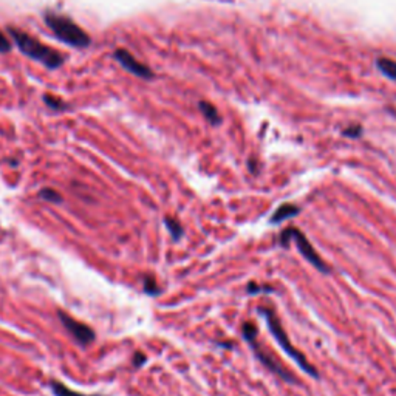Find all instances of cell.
Wrapping results in <instances>:
<instances>
[{
	"label": "cell",
	"instance_id": "1",
	"mask_svg": "<svg viewBox=\"0 0 396 396\" xmlns=\"http://www.w3.org/2000/svg\"><path fill=\"white\" fill-rule=\"evenodd\" d=\"M8 33L12 40H15L20 53L26 58L42 64L49 70H56L59 67H62L65 58L55 49H50V46L44 45L42 42H39L37 39L30 36L28 33L20 31L17 28H8Z\"/></svg>",
	"mask_w": 396,
	"mask_h": 396
},
{
	"label": "cell",
	"instance_id": "2",
	"mask_svg": "<svg viewBox=\"0 0 396 396\" xmlns=\"http://www.w3.org/2000/svg\"><path fill=\"white\" fill-rule=\"evenodd\" d=\"M45 24L60 42L73 49L84 50L92 44L90 36L70 17L49 11L45 12Z\"/></svg>",
	"mask_w": 396,
	"mask_h": 396
},
{
	"label": "cell",
	"instance_id": "3",
	"mask_svg": "<svg viewBox=\"0 0 396 396\" xmlns=\"http://www.w3.org/2000/svg\"><path fill=\"white\" fill-rule=\"evenodd\" d=\"M259 313L261 314V316L265 318L266 320V325L268 328H270V332L273 334V338L277 341V344L280 345L282 350H284L288 356H290L296 364L304 370L307 375H310L311 378H318L319 377V373L316 368H314L310 362H308V359L305 358V354L304 353H300L296 347H294L291 344V341L288 339L286 336V333L284 330V327H282L280 324V320L279 318L276 316V313H274L271 308H259Z\"/></svg>",
	"mask_w": 396,
	"mask_h": 396
},
{
	"label": "cell",
	"instance_id": "4",
	"mask_svg": "<svg viewBox=\"0 0 396 396\" xmlns=\"http://www.w3.org/2000/svg\"><path fill=\"white\" fill-rule=\"evenodd\" d=\"M241 336L246 341V344L251 347V350L254 353V356L257 358V361L261 362V365L266 367L271 373L277 375L280 379H284L286 382H291V384H296V379H294V375L286 370V368L280 364V361L273 356L271 352L265 348L259 342V330L257 327L252 324V322H245L241 325Z\"/></svg>",
	"mask_w": 396,
	"mask_h": 396
},
{
	"label": "cell",
	"instance_id": "5",
	"mask_svg": "<svg viewBox=\"0 0 396 396\" xmlns=\"http://www.w3.org/2000/svg\"><path fill=\"white\" fill-rule=\"evenodd\" d=\"M290 241H294V243H296L299 252L302 254V257H304L308 264H311V266L316 268L318 271L324 273V274L330 273V268H328L325 261L320 259L318 251L314 250L313 245L310 243V240L307 239L305 234L299 231L298 227H286V230L280 234V237H279L280 246L288 248L290 246Z\"/></svg>",
	"mask_w": 396,
	"mask_h": 396
},
{
	"label": "cell",
	"instance_id": "6",
	"mask_svg": "<svg viewBox=\"0 0 396 396\" xmlns=\"http://www.w3.org/2000/svg\"><path fill=\"white\" fill-rule=\"evenodd\" d=\"M113 58H115L117 62L123 67L124 70H127L129 73H132V75H135L138 78L153 79V76H155L149 67L141 64L135 56L130 55V53L124 49H118L115 53H113Z\"/></svg>",
	"mask_w": 396,
	"mask_h": 396
},
{
	"label": "cell",
	"instance_id": "7",
	"mask_svg": "<svg viewBox=\"0 0 396 396\" xmlns=\"http://www.w3.org/2000/svg\"><path fill=\"white\" fill-rule=\"evenodd\" d=\"M59 319L67 328V332H69L80 345H89L93 341H95V333H93L90 327L83 324V322L70 318L69 314H65L62 311H59Z\"/></svg>",
	"mask_w": 396,
	"mask_h": 396
},
{
	"label": "cell",
	"instance_id": "8",
	"mask_svg": "<svg viewBox=\"0 0 396 396\" xmlns=\"http://www.w3.org/2000/svg\"><path fill=\"white\" fill-rule=\"evenodd\" d=\"M300 214V207L293 205V203H284L280 205L276 211L273 212V216L270 218V223L271 225H279L282 221L285 220H290L293 217H296Z\"/></svg>",
	"mask_w": 396,
	"mask_h": 396
},
{
	"label": "cell",
	"instance_id": "9",
	"mask_svg": "<svg viewBox=\"0 0 396 396\" xmlns=\"http://www.w3.org/2000/svg\"><path fill=\"white\" fill-rule=\"evenodd\" d=\"M198 109H200L201 115L205 117V119L207 121V123L212 124V126L221 124V115H220V112L217 110L216 105L211 104V103H207V101H200Z\"/></svg>",
	"mask_w": 396,
	"mask_h": 396
},
{
	"label": "cell",
	"instance_id": "10",
	"mask_svg": "<svg viewBox=\"0 0 396 396\" xmlns=\"http://www.w3.org/2000/svg\"><path fill=\"white\" fill-rule=\"evenodd\" d=\"M377 69L384 75L387 79L395 80L396 83V60L390 58H379L377 60Z\"/></svg>",
	"mask_w": 396,
	"mask_h": 396
},
{
	"label": "cell",
	"instance_id": "11",
	"mask_svg": "<svg viewBox=\"0 0 396 396\" xmlns=\"http://www.w3.org/2000/svg\"><path fill=\"white\" fill-rule=\"evenodd\" d=\"M164 225H166L167 231H169V234H171L173 240H180L181 237H183L184 230H183V226H181V223L177 218L166 217L164 218Z\"/></svg>",
	"mask_w": 396,
	"mask_h": 396
},
{
	"label": "cell",
	"instance_id": "12",
	"mask_svg": "<svg viewBox=\"0 0 396 396\" xmlns=\"http://www.w3.org/2000/svg\"><path fill=\"white\" fill-rule=\"evenodd\" d=\"M50 387H51V392L55 396H89V395H83V393L75 392V390H70L69 387L62 384V382L56 381V379H53L50 382Z\"/></svg>",
	"mask_w": 396,
	"mask_h": 396
},
{
	"label": "cell",
	"instance_id": "13",
	"mask_svg": "<svg viewBox=\"0 0 396 396\" xmlns=\"http://www.w3.org/2000/svg\"><path fill=\"white\" fill-rule=\"evenodd\" d=\"M40 198H44L46 201H51V203H60L62 201V197H60V193L56 192L55 189H42L39 192Z\"/></svg>",
	"mask_w": 396,
	"mask_h": 396
},
{
	"label": "cell",
	"instance_id": "14",
	"mask_svg": "<svg viewBox=\"0 0 396 396\" xmlns=\"http://www.w3.org/2000/svg\"><path fill=\"white\" fill-rule=\"evenodd\" d=\"M160 291L161 290L158 288L155 279H152V277L144 279V293L150 294V296H158Z\"/></svg>",
	"mask_w": 396,
	"mask_h": 396
},
{
	"label": "cell",
	"instance_id": "15",
	"mask_svg": "<svg viewBox=\"0 0 396 396\" xmlns=\"http://www.w3.org/2000/svg\"><path fill=\"white\" fill-rule=\"evenodd\" d=\"M362 127L358 124H353L350 127H347V129L342 130V135L347 137V138H359L362 135Z\"/></svg>",
	"mask_w": 396,
	"mask_h": 396
},
{
	"label": "cell",
	"instance_id": "16",
	"mask_svg": "<svg viewBox=\"0 0 396 396\" xmlns=\"http://www.w3.org/2000/svg\"><path fill=\"white\" fill-rule=\"evenodd\" d=\"M44 101H45V104L51 107V109H55V110H64L65 109V104L62 103L60 99H56V98H53V96H49V95H45L44 96Z\"/></svg>",
	"mask_w": 396,
	"mask_h": 396
},
{
	"label": "cell",
	"instance_id": "17",
	"mask_svg": "<svg viewBox=\"0 0 396 396\" xmlns=\"http://www.w3.org/2000/svg\"><path fill=\"white\" fill-rule=\"evenodd\" d=\"M11 50V44L2 31H0V53H8Z\"/></svg>",
	"mask_w": 396,
	"mask_h": 396
},
{
	"label": "cell",
	"instance_id": "18",
	"mask_svg": "<svg viewBox=\"0 0 396 396\" xmlns=\"http://www.w3.org/2000/svg\"><path fill=\"white\" fill-rule=\"evenodd\" d=\"M144 362H146V356H144V354H141V353H137L135 358H133V365H135V367H141V365L144 364Z\"/></svg>",
	"mask_w": 396,
	"mask_h": 396
}]
</instances>
